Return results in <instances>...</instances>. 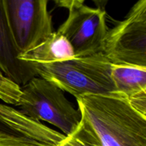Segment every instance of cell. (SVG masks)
<instances>
[{
    "instance_id": "2",
    "label": "cell",
    "mask_w": 146,
    "mask_h": 146,
    "mask_svg": "<svg viewBox=\"0 0 146 146\" xmlns=\"http://www.w3.org/2000/svg\"><path fill=\"white\" fill-rule=\"evenodd\" d=\"M111 65L104 53L52 64H34L38 76L76 98L85 95L121 96L111 79Z\"/></svg>"
},
{
    "instance_id": "1",
    "label": "cell",
    "mask_w": 146,
    "mask_h": 146,
    "mask_svg": "<svg viewBox=\"0 0 146 146\" xmlns=\"http://www.w3.org/2000/svg\"><path fill=\"white\" fill-rule=\"evenodd\" d=\"M76 101L81 118L70 136L88 146H146V116L126 98L85 95Z\"/></svg>"
},
{
    "instance_id": "14",
    "label": "cell",
    "mask_w": 146,
    "mask_h": 146,
    "mask_svg": "<svg viewBox=\"0 0 146 146\" xmlns=\"http://www.w3.org/2000/svg\"><path fill=\"white\" fill-rule=\"evenodd\" d=\"M57 146H88L72 136L66 137Z\"/></svg>"
},
{
    "instance_id": "9",
    "label": "cell",
    "mask_w": 146,
    "mask_h": 146,
    "mask_svg": "<svg viewBox=\"0 0 146 146\" xmlns=\"http://www.w3.org/2000/svg\"><path fill=\"white\" fill-rule=\"evenodd\" d=\"M74 58L75 54L71 44L57 31H54L35 48L19 56L21 61L40 64L60 62Z\"/></svg>"
},
{
    "instance_id": "13",
    "label": "cell",
    "mask_w": 146,
    "mask_h": 146,
    "mask_svg": "<svg viewBox=\"0 0 146 146\" xmlns=\"http://www.w3.org/2000/svg\"><path fill=\"white\" fill-rule=\"evenodd\" d=\"M127 100L134 110L146 116V91L135 94Z\"/></svg>"
},
{
    "instance_id": "4",
    "label": "cell",
    "mask_w": 146,
    "mask_h": 146,
    "mask_svg": "<svg viewBox=\"0 0 146 146\" xmlns=\"http://www.w3.org/2000/svg\"><path fill=\"white\" fill-rule=\"evenodd\" d=\"M103 53L111 64L146 67V0L137 1L108 29Z\"/></svg>"
},
{
    "instance_id": "6",
    "label": "cell",
    "mask_w": 146,
    "mask_h": 146,
    "mask_svg": "<svg viewBox=\"0 0 146 146\" xmlns=\"http://www.w3.org/2000/svg\"><path fill=\"white\" fill-rule=\"evenodd\" d=\"M6 19L19 54L35 48L53 31L48 0H2Z\"/></svg>"
},
{
    "instance_id": "12",
    "label": "cell",
    "mask_w": 146,
    "mask_h": 146,
    "mask_svg": "<svg viewBox=\"0 0 146 146\" xmlns=\"http://www.w3.org/2000/svg\"><path fill=\"white\" fill-rule=\"evenodd\" d=\"M0 146H49L24 137L0 134Z\"/></svg>"
},
{
    "instance_id": "11",
    "label": "cell",
    "mask_w": 146,
    "mask_h": 146,
    "mask_svg": "<svg viewBox=\"0 0 146 146\" xmlns=\"http://www.w3.org/2000/svg\"><path fill=\"white\" fill-rule=\"evenodd\" d=\"M20 96V87L11 82L0 72V99L6 104L16 106Z\"/></svg>"
},
{
    "instance_id": "5",
    "label": "cell",
    "mask_w": 146,
    "mask_h": 146,
    "mask_svg": "<svg viewBox=\"0 0 146 146\" xmlns=\"http://www.w3.org/2000/svg\"><path fill=\"white\" fill-rule=\"evenodd\" d=\"M61 7L68 10L66 20L57 32L64 35L74 48L75 57H84L103 53L104 42L108 31L106 12L92 8L82 0L57 1Z\"/></svg>"
},
{
    "instance_id": "8",
    "label": "cell",
    "mask_w": 146,
    "mask_h": 146,
    "mask_svg": "<svg viewBox=\"0 0 146 146\" xmlns=\"http://www.w3.org/2000/svg\"><path fill=\"white\" fill-rule=\"evenodd\" d=\"M10 32L3 1L0 0V72L11 82L23 86L38 76L33 63L21 61Z\"/></svg>"
},
{
    "instance_id": "3",
    "label": "cell",
    "mask_w": 146,
    "mask_h": 146,
    "mask_svg": "<svg viewBox=\"0 0 146 146\" xmlns=\"http://www.w3.org/2000/svg\"><path fill=\"white\" fill-rule=\"evenodd\" d=\"M20 89L21 96L16 106L20 112L37 122L42 121L54 125L66 137L76 131L81 113L62 90L39 76L33 78Z\"/></svg>"
},
{
    "instance_id": "10",
    "label": "cell",
    "mask_w": 146,
    "mask_h": 146,
    "mask_svg": "<svg viewBox=\"0 0 146 146\" xmlns=\"http://www.w3.org/2000/svg\"><path fill=\"white\" fill-rule=\"evenodd\" d=\"M111 76L116 92L127 99L146 91V67L112 64Z\"/></svg>"
},
{
    "instance_id": "7",
    "label": "cell",
    "mask_w": 146,
    "mask_h": 146,
    "mask_svg": "<svg viewBox=\"0 0 146 146\" xmlns=\"http://www.w3.org/2000/svg\"><path fill=\"white\" fill-rule=\"evenodd\" d=\"M0 134L24 137L49 146H57L66 136L19 110L0 104Z\"/></svg>"
}]
</instances>
